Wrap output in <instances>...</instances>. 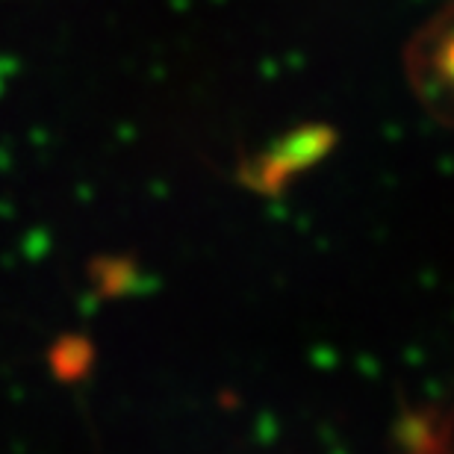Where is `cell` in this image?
Masks as SVG:
<instances>
[{"instance_id":"1","label":"cell","mask_w":454,"mask_h":454,"mask_svg":"<svg viewBox=\"0 0 454 454\" xmlns=\"http://www.w3.org/2000/svg\"><path fill=\"white\" fill-rule=\"evenodd\" d=\"M92 363V348L83 337H66L53 345L51 351V369L59 380H77Z\"/></svg>"}]
</instances>
